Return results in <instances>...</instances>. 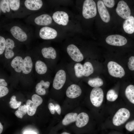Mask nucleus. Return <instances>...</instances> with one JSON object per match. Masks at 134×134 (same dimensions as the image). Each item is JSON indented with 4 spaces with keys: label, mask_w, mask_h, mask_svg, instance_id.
<instances>
[{
    "label": "nucleus",
    "mask_w": 134,
    "mask_h": 134,
    "mask_svg": "<svg viewBox=\"0 0 134 134\" xmlns=\"http://www.w3.org/2000/svg\"><path fill=\"white\" fill-rule=\"evenodd\" d=\"M14 42L10 38L6 39L4 56L6 59H10L14 56V54L12 50L14 47Z\"/></svg>",
    "instance_id": "obj_14"
},
{
    "label": "nucleus",
    "mask_w": 134,
    "mask_h": 134,
    "mask_svg": "<svg viewBox=\"0 0 134 134\" xmlns=\"http://www.w3.org/2000/svg\"><path fill=\"white\" fill-rule=\"evenodd\" d=\"M6 40L3 37L0 36V55L4 52L5 47Z\"/></svg>",
    "instance_id": "obj_36"
},
{
    "label": "nucleus",
    "mask_w": 134,
    "mask_h": 134,
    "mask_svg": "<svg viewBox=\"0 0 134 134\" xmlns=\"http://www.w3.org/2000/svg\"><path fill=\"white\" fill-rule=\"evenodd\" d=\"M26 105H20L15 112V115L18 118H22L27 113Z\"/></svg>",
    "instance_id": "obj_28"
},
{
    "label": "nucleus",
    "mask_w": 134,
    "mask_h": 134,
    "mask_svg": "<svg viewBox=\"0 0 134 134\" xmlns=\"http://www.w3.org/2000/svg\"><path fill=\"white\" fill-rule=\"evenodd\" d=\"M57 34L56 31L53 28L48 27L42 28L39 32L40 37L44 39H50L55 38Z\"/></svg>",
    "instance_id": "obj_10"
},
{
    "label": "nucleus",
    "mask_w": 134,
    "mask_h": 134,
    "mask_svg": "<svg viewBox=\"0 0 134 134\" xmlns=\"http://www.w3.org/2000/svg\"><path fill=\"white\" fill-rule=\"evenodd\" d=\"M24 4L28 9L32 10H36L41 8L43 2L41 0H26Z\"/></svg>",
    "instance_id": "obj_17"
},
{
    "label": "nucleus",
    "mask_w": 134,
    "mask_h": 134,
    "mask_svg": "<svg viewBox=\"0 0 134 134\" xmlns=\"http://www.w3.org/2000/svg\"><path fill=\"white\" fill-rule=\"evenodd\" d=\"M75 74L78 78L81 77L83 75V67L82 64L79 63L76 64L74 66Z\"/></svg>",
    "instance_id": "obj_29"
},
{
    "label": "nucleus",
    "mask_w": 134,
    "mask_h": 134,
    "mask_svg": "<svg viewBox=\"0 0 134 134\" xmlns=\"http://www.w3.org/2000/svg\"><path fill=\"white\" fill-rule=\"evenodd\" d=\"M107 67L109 73L113 77L121 78L125 75V71L123 68L115 62L112 61L109 62Z\"/></svg>",
    "instance_id": "obj_4"
},
{
    "label": "nucleus",
    "mask_w": 134,
    "mask_h": 134,
    "mask_svg": "<svg viewBox=\"0 0 134 134\" xmlns=\"http://www.w3.org/2000/svg\"><path fill=\"white\" fill-rule=\"evenodd\" d=\"M77 115L76 113H70L67 114L62 120V124L66 126L75 121Z\"/></svg>",
    "instance_id": "obj_22"
},
{
    "label": "nucleus",
    "mask_w": 134,
    "mask_h": 134,
    "mask_svg": "<svg viewBox=\"0 0 134 134\" xmlns=\"http://www.w3.org/2000/svg\"><path fill=\"white\" fill-rule=\"evenodd\" d=\"M23 134H37L35 132L32 131H27L25 132Z\"/></svg>",
    "instance_id": "obj_45"
},
{
    "label": "nucleus",
    "mask_w": 134,
    "mask_h": 134,
    "mask_svg": "<svg viewBox=\"0 0 134 134\" xmlns=\"http://www.w3.org/2000/svg\"><path fill=\"white\" fill-rule=\"evenodd\" d=\"M66 79V74L64 70L61 69L56 73L53 83V88L56 90L62 88L64 84Z\"/></svg>",
    "instance_id": "obj_5"
},
{
    "label": "nucleus",
    "mask_w": 134,
    "mask_h": 134,
    "mask_svg": "<svg viewBox=\"0 0 134 134\" xmlns=\"http://www.w3.org/2000/svg\"><path fill=\"white\" fill-rule=\"evenodd\" d=\"M88 83L91 86L95 88L102 86L103 85V82L101 79L97 77L89 79Z\"/></svg>",
    "instance_id": "obj_27"
},
{
    "label": "nucleus",
    "mask_w": 134,
    "mask_h": 134,
    "mask_svg": "<svg viewBox=\"0 0 134 134\" xmlns=\"http://www.w3.org/2000/svg\"><path fill=\"white\" fill-rule=\"evenodd\" d=\"M130 113L129 110L125 108H121L116 113L112 119V123L118 126L124 124L129 118Z\"/></svg>",
    "instance_id": "obj_2"
},
{
    "label": "nucleus",
    "mask_w": 134,
    "mask_h": 134,
    "mask_svg": "<svg viewBox=\"0 0 134 134\" xmlns=\"http://www.w3.org/2000/svg\"><path fill=\"white\" fill-rule=\"evenodd\" d=\"M67 51L68 54L74 61L79 62L82 61L83 56L79 49L75 45L71 44L67 48Z\"/></svg>",
    "instance_id": "obj_6"
},
{
    "label": "nucleus",
    "mask_w": 134,
    "mask_h": 134,
    "mask_svg": "<svg viewBox=\"0 0 134 134\" xmlns=\"http://www.w3.org/2000/svg\"><path fill=\"white\" fill-rule=\"evenodd\" d=\"M52 17L54 21L59 25L66 26L69 21V16L66 12L61 11H57L53 14Z\"/></svg>",
    "instance_id": "obj_9"
},
{
    "label": "nucleus",
    "mask_w": 134,
    "mask_h": 134,
    "mask_svg": "<svg viewBox=\"0 0 134 134\" xmlns=\"http://www.w3.org/2000/svg\"><path fill=\"white\" fill-rule=\"evenodd\" d=\"M123 28L127 33L131 34L134 32V17L130 16L123 23Z\"/></svg>",
    "instance_id": "obj_15"
},
{
    "label": "nucleus",
    "mask_w": 134,
    "mask_h": 134,
    "mask_svg": "<svg viewBox=\"0 0 134 134\" xmlns=\"http://www.w3.org/2000/svg\"><path fill=\"white\" fill-rule=\"evenodd\" d=\"M9 3L11 9L13 10H17L20 5V0H9Z\"/></svg>",
    "instance_id": "obj_33"
},
{
    "label": "nucleus",
    "mask_w": 134,
    "mask_h": 134,
    "mask_svg": "<svg viewBox=\"0 0 134 134\" xmlns=\"http://www.w3.org/2000/svg\"><path fill=\"white\" fill-rule=\"evenodd\" d=\"M0 9L1 11L4 13L6 11L9 12L10 11L9 0H0Z\"/></svg>",
    "instance_id": "obj_31"
},
{
    "label": "nucleus",
    "mask_w": 134,
    "mask_h": 134,
    "mask_svg": "<svg viewBox=\"0 0 134 134\" xmlns=\"http://www.w3.org/2000/svg\"><path fill=\"white\" fill-rule=\"evenodd\" d=\"M34 22L38 25L47 26L51 23L52 19L49 15L44 14L36 17L35 19Z\"/></svg>",
    "instance_id": "obj_16"
},
{
    "label": "nucleus",
    "mask_w": 134,
    "mask_h": 134,
    "mask_svg": "<svg viewBox=\"0 0 134 134\" xmlns=\"http://www.w3.org/2000/svg\"><path fill=\"white\" fill-rule=\"evenodd\" d=\"M82 90L80 86L76 84H72L67 88L66 91L67 96L69 98L74 99L79 96Z\"/></svg>",
    "instance_id": "obj_13"
},
{
    "label": "nucleus",
    "mask_w": 134,
    "mask_h": 134,
    "mask_svg": "<svg viewBox=\"0 0 134 134\" xmlns=\"http://www.w3.org/2000/svg\"><path fill=\"white\" fill-rule=\"evenodd\" d=\"M61 134H70L66 132H64L62 133H61Z\"/></svg>",
    "instance_id": "obj_47"
},
{
    "label": "nucleus",
    "mask_w": 134,
    "mask_h": 134,
    "mask_svg": "<svg viewBox=\"0 0 134 134\" xmlns=\"http://www.w3.org/2000/svg\"><path fill=\"white\" fill-rule=\"evenodd\" d=\"M97 10L95 2L92 0H86L84 2L82 14L85 19H88L95 17Z\"/></svg>",
    "instance_id": "obj_1"
},
{
    "label": "nucleus",
    "mask_w": 134,
    "mask_h": 134,
    "mask_svg": "<svg viewBox=\"0 0 134 134\" xmlns=\"http://www.w3.org/2000/svg\"><path fill=\"white\" fill-rule=\"evenodd\" d=\"M33 67V63L31 58L27 56L24 59L22 69V73L27 74L31 71Z\"/></svg>",
    "instance_id": "obj_20"
},
{
    "label": "nucleus",
    "mask_w": 134,
    "mask_h": 134,
    "mask_svg": "<svg viewBox=\"0 0 134 134\" xmlns=\"http://www.w3.org/2000/svg\"><path fill=\"white\" fill-rule=\"evenodd\" d=\"M35 69L37 73L40 74H44L47 70V67L45 64L39 60L37 61L35 64Z\"/></svg>",
    "instance_id": "obj_23"
},
{
    "label": "nucleus",
    "mask_w": 134,
    "mask_h": 134,
    "mask_svg": "<svg viewBox=\"0 0 134 134\" xmlns=\"http://www.w3.org/2000/svg\"><path fill=\"white\" fill-rule=\"evenodd\" d=\"M102 1L105 5L110 8L112 7L115 4V1L114 0H103Z\"/></svg>",
    "instance_id": "obj_40"
},
{
    "label": "nucleus",
    "mask_w": 134,
    "mask_h": 134,
    "mask_svg": "<svg viewBox=\"0 0 134 134\" xmlns=\"http://www.w3.org/2000/svg\"><path fill=\"white\" fill-rule=\"evenodd\" d=\"M103 93L102 90L99 87L94 88L91 92L90 99L91 103L95 106H100L103 100Z\"/></svg>",
    "instance_id": "obj_3"
},
{
    "label": "nucleus",
    "mask_w": 134,
    "mask_h": 134,
    "mask_svg": "<svg viewBox=\"0 0 134 134\" xmlns=\"http://www.w3.org/2000/svg\"><path fill=\"white\" fill-rule=\"evenodd\" d=\"M125 94L129 100L134 104V86L132 85L128 86L125 90Z\"/></svg>",
    "instance_id": "obj_25"
},
{
    "label": "nucleus",
    "mask_w": 134,
    "mask_h": 134,
    "mask_svg": "<svg viewBox=\"0 0 134 134\" xmlns=\"http://www.w3.org/2000/svg\"><path fill=\"white\" fill-rule=\"evenodd\" d=\"M41 52L43 56L45 58L54 59L56 57V51L52 47L44 48L42 49Z\"/></svg>",
    "instance_id": "obj_21"
},
{
    "label": "nucleus",
    "mask_w": 134,
    "mask_h": 134,
    "mask_svg": "<svg viewBox=\"0 0 134 134\" xmlns=\"http://www.w3.org/2000/svg\"><path fill=\"white\" fill-rule=\"evenodd\" d=\"M7 85V83L5 80L3 79H0V86H6Z\"/></svg>",
    "instance_id": "obj_44"
},
{
    "label": "nucleus",
    "mask_w": 134,
    "mask_h": 134,
    "mask_svg": "<svg viewBox=\"0 0 134 134\" xmlns=\"http://www.w3.org/2000/svg\"><path fill=\"white\" fill-rule=\"evenodd\" d=\"M55 110L57 113L60 115L61 113V109L60 105L58 104H56L55 105Z\"/></svg>",
    "instance_id": "obj_43"
},
{
    "label": "nucleus",
    "mask_w": 134,
    "mask_h": 134,
    "mask_svg": "<svg viewBox=\"0 0 134 134\" xmlns=\"http://www.w3.org/2000/svg\"><path fill=\"white\" fill-rule=\"evenodd\" d=\"M105 40L109 45L117 46H123L127 42V39L125 37L118 34L109 35L106 38Z\"/></svg>",
    "instance_id": "obj_8"
},
{
    "label": "nucleus",
    "mask_w": 134,
    "mask_h": 134,
    "mask_svg": "<svg viewBox=\"0 0 134 134\" xmlns=\"http://www.w3.org/2000/svg\"><path fill=\"white\" fill-rule=\"evenodd\" d=\"M125 128L128 131H132L134 130V120L127 123L125 125Z\"/></svg>",
    "instance_id": "obj_39"
},
{
    "label": "nucleus",
    "mask_w": 134,
    "mask_h": 134,
    "mask_svg": "<svg viewBox=\"0 0 134 134\" xmlns=\"http://www.w3.org/2000/svg\"><path fill=\"white\" fill-rule=\"evenodd\" d=\"M48 108L51 113L54 114L55 111V105L52 103H50L48 104Z\"/></svg>",
    "instance_id": "obj_42"
},
{
    "label": "nucleus",
    "mask_w": 134,
    "mask_h": 134,
    "mask_svg": "<svg viewBox=\"0 0 134 134\" xmlns=\"http://www.w3.org/2000/svg\"><path fill=\"white\" fill-rule=\"evenodd\" d=\"M41 86L45 89L48 88L50 85V83L48 81L45 82L43 80H41L39 82Z\"/></svg>",
    "instance_id": "obj_41"
},
{
    "label": "nucleus",
    "mask_w": 134,
    "mask_h": 134,
    "mask_svg": "<svg viewBox=\"0 0 134 134\" xmlns=\"http://www.w3.org/2000/svg\"><path fill=\"white\" fill-rule=\"evenodd\" d=\"M94 72V68L91 63L88 62L85 63L83 66V75L85 77H87Z\"/></svg>",
    "instance_id": "obj_26"
},
{
    "label": "nucleus",
    "mask_w": 134,
    "mask_h": 134,
    "mask_svg": "<svg viewBox=\"0 0 134 134\" xmlns=\"http://www.w3.org/2000/svg\"><path fill=\"white\" fill-rule=\"evenodd\" d=\"M128 66L129 69L131 70H134V56L131 57L129 59Z\"/></svg>",
    "instance_id": "obj_38"
},
{
    "label": "nucleus",
    "mask_w": 134,
    "mask_h": 134,
    "mask_svg": "<svg viewBox=\"0 0 134 134\" xmlns=\"http://www.w3.org/2000/svg\"><path fill=\"white\" fill-rule=\"evenodd\" d=\"M35 88L36 92L38 95H43L45 94L46 92L45 89L41 86L39 83L36 84Z\"/></svg>",
    "instance_id": "obj_35"
},
{
    "label": "nucleus",
    "mask_w": 134,
    "mask_h": 134,
    "mask_svg": "<svg viewBox=\"0 0 134 134\" xmlns=\"http://www.w3.org/2000/svg\"><path fill=\"white\" fill-rule=\"evenodd\" d=\"M10 31L13 36L20 41H24L27 39V36L26 33L17 26L12 27Z\"/></svg>",
    "instance_id": "obj_12"
},
{
    "label": "nucleus",
    "mask_w": 134,
    "mask_h": 134,
    "mask_svg": "<svg viewBox=\"0 0 134 134\" xmlns=\"http://www.w3.org/2000/svg\"><path fill=\"white\" fill-rule=\"evenodd\" d=\"M32 101L37 106L40 105L43 102L42 98L38 95L34 94L32 97Z\"/></svg>",
    "instance_id": "obj_34"
},
{
    "label": "nucleus",
    "mask_w": 134,
    "mask_h": 134,
    "mask_svg": "<svg viewBox=\"0 0 134 134\" xmlns=\"http://www.w3.org/2000/svg\"><path fill=\"white\" fill-rule=\"evenodd\" d=\"M9 92L8 88L6 86H0V97H4Z\"/></svg>",
    "instance_id": "obj_37"
},
{
    "label": "nucleus",
    "mask_w": 134,
    "mask_h": 134,
    "mask_svg": "<svg viewBox=\"0 0 134 134\" xmlns=\"http://www.w3.org/2000/svg\"><path fill=\"white\" fill-rule=\"evenodd\" d=\"M118 95L113 89L109 90L107 92L106 98L107 100L110 101H114L118 98Z\"/></svg>",
    "instance_id": "obj_30"
},
{
    "label": "nucleus",
    "mask_w": 134,
    "mask_h": 134,
    "mask_svg": "<svg viewBox=\"0 0 134 134\" xmlns=\"http://www.w3.org/2000/svg\"><path fill=\"white\" fill-rule=\"evenodd\" d=\"M97 6L100 15L102 20L105 23L109 22L110 19V15L102 0L98 1Z\"/></svg>",
    "instance_id": "obj_11"
},
{
    "label": "nucleus",
    "mask_w": 134,
    "mask_h": 134,
    "mask_svg": "<svg viewBox=\"0 0 134 134\" xmlns=\"http://www.w3.org/2000/svg\"><path fill=\"white\" fill-rule=\"evenodd\" d=\"M117 14L124 19H126L131 15V11L127 3L124 1H119L116 9Z\"/></svg>",
    "instance_id": "obj_7"
},
{
    "label": "nucleus",
    "mask_w": 134,
    "mask_h": 134,
    "mask_svg": "<svg viewBox=\"0 0 134 134\" xmlns=\"http://www.w3.org/2000/svg\"><path fill=\"white\" fill-rule=\"evenodd\" d=\"M23 61L21 57L16 56L11 61V65L15 71L20 72L22 71Z\"/></svg>",
    "instance_id": "obj_19"
},
{
    "label": "nucleus",
    "mask_w": 134,
    "mask_h": 134,
    "mask_svg": "<svg viewBox=\"0 0 134 134\" xmlns=\"http://www.w3.org/2000/svg\"><path fill=\"white\" fill-rule=\"evenodd\" d=\"M3 129V127L1 124V123H0V134L2 132Z\"/></svg>",
    "instance_id": "obj_46"
},
{
    "label": "nucleus",
    "mask_w": 134,
    "mask_h": 134,
    "mask_svg": "<svg viewBox=\"0 0 134 134\" xmlns=\"http://www.w3.org/2000/svg\"><path fill=\"white\" fill-rule=\"evenodd\" d=\"M21 101L16 100V96L14 95L12 96L10 99L9 104L10 107L13 109H16L18 108L21 105Z\"/></svg>",
    "instance_id": "obj_32"
},
{
    "label": "nucleus",
    "mask_w": 134,
    "mask_h": 134,
    "mask_svg": "<svg viewBox=\"0 0 134 134\" xmlns=\"http://www.w3.org/2000/svg\"><path fill=\"white\" fill-rule=\"evenodd\" d=\"M38 106L30 100H28L26 102L27 113L29 116L33 115L35 113Z\"/></svg>",
    "instance_id": "obj_24"
},
{
    "label": "nucleus",
    "mask_w": 134,
    "mask_h": 134,
    "mask_svg": "<svg viewBox=\"0 0 134 134\" xmlns=\"http://www.w3.org/2000/svg\"><path fill=\"white\" fill-rule=\"evenodd\" d=\"M89 116L86 113L82 112L78 115L75 124L77 127L81 128L86 125L89 121Z\"/></svg>",
    "instance_id": "obj_18"
}]
</instances>
